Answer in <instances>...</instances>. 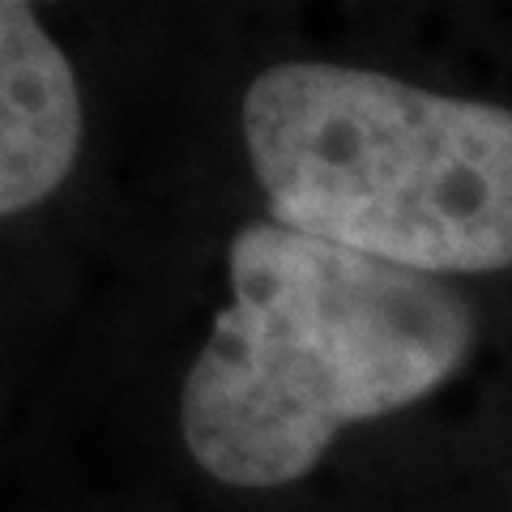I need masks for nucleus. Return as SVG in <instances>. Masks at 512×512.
<instances>
[{"label": "nucleus", "instance_id": "1", "mask_svg": "<svg viewBox=\"0 0 512 512\" xmlns=\"http://www.w3.org/2000/svg\"><path fill=\"white\" fill-rule=\"evenodd\" d=\"M231 295L180 397L188 453L231 487L295 483L342 427L419 402L474 346L453 282L282 222L231 239Z\"/></svg>", "mask_w": 512, "mask_h": 512}, {"label": "nucleus", "instance_id": "2", "mask_svg": "<svg viewBox=\"0 0 512 512\" xmlns=\"http://www.w3.org/2000/svg\"><path fill=\"white\" fill-rule=\"evenodd\" d=\"M274 222L419 274L512 265V111L342 64H278L244 94Z\"/></svg>", "mask_w": 512, "mask_h": 512}, {"label": "nucleus", "instance_id": "3", "mask_svg": "<svg viewBox=\"0 0 512 512\" xmlns=\"http://www.w3.org/2000/svg\"><path fill=\"white\" fill-rule=\"evenodd\" d=\"M82 141L77 77L47 39L35 9L0 5V210L18 214L52 197Z\"/></svg>", "mask_w": 512, "mask_h": 512}]
</instances>
